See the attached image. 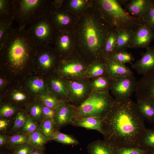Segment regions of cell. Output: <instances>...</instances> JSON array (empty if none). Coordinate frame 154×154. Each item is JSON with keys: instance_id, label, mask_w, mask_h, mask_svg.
<instances>
[{"instance_id": "7c38bea8", "label": "cell", "mask_w": 154, "mask_h": 154, "mask_svg": "<svg viewBox=\"0 0 154 154\" xmlns=\"http://www.w3.org/2000/svg\"><path fill=\"white\" fill-rule=\"evenodd\" d=\"M53 45L61 58L75 52V38L72 29L57 31Z\"/></svg>"}, {"instance_id": "681fc988", "label": "cell", "mask_w": 154, "mask_h": 154, "mask_svg": "<svg viewBox=\"0 0 154 154\" xmlns=\"http://www.w3.org/2000/svg\"><path fill=\"white\" fill-rule=\"evenodd\" d=\"M8 137L5 135H0V146H2L5 144H6L7 140Z\"/></svg>"}, {"instance_id": "d6986e66", "label": "cell", "mask_w": 154, "mask_h": 154, "mask_svg": "<svg viewBox=\"0 0 154 154\" xmlns=\"http://www.w3.org/2000/svg\"><path fill=\"white\" fill-rule=\"evenodd\" d=\"M106 64L107 74L110 80L121 76L133 75L132 70L124 64L111 59L106 60Z\"/></svg>"}, {"instance_id": "ab89813d", "label": "cell", "mask_w": 154, "mask_h": 154, "mask_svg": "<svg viewBox=\"0 0 154 154\" xmlns=\"http://www.w3.org/2000/svg\"><path fill=\"white\" fill-rule=\"evenodd\" d=\"M28 117L24 112H19L16 116L11 130L15 131L22 129Z\"/></svg>"}, {"instance_id": "d6a6232c", "label": "cell", "mask_w": 154, "mask_h": 154, "mask_svg": "<svg viewBox=\"0 0 154 154\" xmlns=\"http://www.w3.org/2000/svg\"><path fill=\"white\" fill-rule=\"evenodd\" d=\"M55 130L53 119L44 118L41 121L39 130L48 141L51 140Z\"/></svg>"}, {"instance_id": "cb8c5ba5", "label": "cell", "mask_w": 154, "mask_h": 154, "mask_svg": "<svg viewBox=\"0 0 154 154\" xmlns=\"http://www.w3.org/2000/svg\"><path fill=\"white\" fill-rule=\"evenodd\" d=\"M50 85L53 95L62 101L68 103V93L63 80L60 77L53 78L50 80Z\"/></svg>"}, {"instance_id": "d4e9b609", "label": "cell", "mask_w": 154, "mask_h": 154, "mask_svg": "<svg viewBox=\"0 0 154 154\" xmlns=\"http://www.w3.org/2000/svg\"><path fill=\"white\" fill-rule=\"evenodd\" d=\"M88 154H115L112 145L105 141L98 140L89 143Z\"/></svg>"}, {"instance_id": "1f68e13d", "label": "cell", "mask_w": 154, "mask_h": 154, "mask_svg": "<svg viewBox=\"0 0 154 154\" xmlns=\"http://www.w3.org/2000/svg\"><path fill=\"white\" fill-rule=\"evenodd\" d=\"M139 147L154 151V130L145 128L143 133Z\"/></svg>"}, {"instance_id": "e0dca14e", "label": "cell", "mask_w": 154, "mask_h": 154, "mask_svg": "<svg viewBox=\"0 0 154 154\" xmlns=\"http://www.w3.org/2000/svg\"><path fill=\"white\" fill-rule=\"evenodd\" d=\"M135 93L137 98L148 99L154 103V72L138 81Z\"/></svg>"}, {"instance_id": "4fadbf2b", "label": "cell", "mask_w": 154, "mask_h": 154, "mask_svg": "<svg viewBox=\"0 0 154 154\" xmlns=\"http://www.w3.org/2000/svg\"><path fill=\"white\" fill-rule=\"evenodd\" d=\"M37 63L46 69L58 66L61 57L54 47L49 46L37 48Z\"/></svg>"}, {"instance_id": "bcb514c9", "label": "cell", "mask_w": 154, "mask_h": 154, "mask_svg": "<svg viewBox=\"0 0 154 154\" xmlns=\"http://www.w3.org/2000/svg\"><path fill=\"white\" fill-rule=\"evenodd\" d=\"M42 113L45 118L53 119L56 110L50 108L44 105H41Z\"/></svg>"}, {"instance_id": "7dc6e473", "label": "cell", "mask_w": 154, "mask_h": 154, "mask_svg": "<svg viewBox=\"0 0 154 154\" xmlns=\"http://www.w3.org/2000/svg\"><path fill=\"white\" fill-rule=\"evenodd\" d=\"M13 100L17 102H21L24 101L26 99V96L24 94L17 92L13 93L12 95Z\"/></svg>"}, {"instance_id": "ac0fdd59", "label": "cell", "mask_w": 154, "mask_h": 154, "mask_svg": "<svg viewBox=\"0 0 154 154\" xmlns=\"http://www.w3.org/2000/svg\"><path fill=\"white\" fill-rule=\"evenodd\" d=\"M153 6L152 0H131L125 5L124 9L131 16L142 20L145 12Z\"/></svg>"}, {"instance_id": "db71d44e", "label": "cell", "mask_w": 154, "mask_h": 154, "mask_svg": "<svg viewBox=\"0 0 154 154\" xmlns=\"http://www.w3.org/2000/svg\"><path fill=\"white\" fill-rule=\"evenodd\" d=\"M152 2H153V4L154 5V0H152Z\"/></svg>"}, {"instance_id": "836d02e7", "label": "cell", "mask_w": 154, "mask_h": 154, "mask_svg": "<svg viewBox=\"0 0 154 154\" xmlns=\"http://www.w3.org/2000/svg\"><path fill=\"white\" fill-rule=\"evenodd\" d=\"M13 0H0V20L14 16Z\"/></svg>"}, {"instance_id": "6f0895ef", "label": "cell", "mask_w": 154, "mask_h": 154, "mask_svg": "<svg viewBox=\"0 0 154 154\" xmlns=\"http://www.w3.org/2000/svg\"><path fill=\"white\" fill-rule=\"evenodd\" d=\"M0 154H6L3 153H1Z\"/></svg>"}, {"instance_id": "484cf974", "label": "cell", "mask_w": 154, "mask_h": 154, "mask_svg": "<svg viewBox=\"0 0 154 154\" xmlns=\"http://www.w3.org/2000/svg\"><path fill=\"white\" fill-rule=\"evenodd\" d=\"M119 30L113 28L108 35L105 43L103 52V58L106 61L116 52L117 41Z\"/></svg>"}, {"instance_id": "f1b7e54d", "label": "cell", "mask_w": 154, "mask_h": 154, "mask_svg": "<svg viewBox=\"0 0 154 154\" xmlns=\"http://www.w3.org/2000/svg\"><path fill=\"white\" fill-rule=\"evenodd\" d=\"M14 20V16L0 20V49L3 46L13 29L12 26Z\"/></svg>"}, {"instance_id": "f35d334b", "label": "cell", "mask_w": 154, "mask_h": 154, "mask_svg": "<svg viewBox=\"0 0 154 154\" xmlns=\"http://www.w3.org/2000/svg\"><path fill=\"white\" fill-rule=\"evenodd\" d=\"M29 87L31 91L37 94L42 92L46 89L44 81L40 78H36L30 80Z\"/></svg>"}, {"instance_id": "ee69618b", "label": "cell", "mask_w": 154, "mask_h": 154, "mask_svg": "<svg viewBox=\"0 0 154 154\" xmlns=\"http://www.w3.org/2000/svg\"><path fill=\"white\" fill-rule=\"evenodd\" d=\"M15 111V108L11 105L5 104L1 107L0 116L2 117H8L13 116Z\"/></svg>"}, {"instance_id": "f6af8a7d", "label": "cell", "mask_w": 154, "mask_h": 154, "mask_svg": "<svg viewBox=\"0 0 154 154\" xmlns=\"http://www.w3.org/2000/svg\"><path fill=\"white\" fill-rule=\"evenodd\" d=\"M34 149L27 143L16 148L13 150L11 154H31Z\"/></svg>"}, {"instance_id": "8fae6325", "label": "cell", "mask_w": 154, "mask_h": 154, "mask_svg": "<svg viewBox=\"0 0 154 154\" xmlns=\"http://www.w3.org/2000/svg\"><path fill=\"white\" fill-rule=\"evenodd\" d=\"M111 80L110 91L115 100L130 98L135 92L138 81L133 75L121 76Z\"/></svg>"}, {"instance_id": "f546056e", "label": "cell", "mask_w": 154, "mask_h": 154, "mask_svg": "<svg viewBox=\"0 0 154 154\" xmlns=\"http://www.w3.org/2000/svg\"><path fill=\"white\" fill-rule=\"evenodd\" d=\"M28 135V144L35 149L44 150L45 144L48 141L39 130Z\"/></svg>"}, {"instance_id": "277c9868", "label": "cell", "mask_w": 154, "mask_h": 154, "mask_svg": "<svg viewBox=\"0 0 154 154\" xmlns=\"http://www.w3.org/2000/svg\"><path fill=\"white\" fill-rule=\"evenodd\" d=\"M98 10L113 28L135 31L143 23L141 19L128 13L117 0H92Z\"/></svg>"}, {"instance_id": "4316f807", "label": "cell", "mask_w": 154, "mask_h": 154, "mask_svg": "<svg viewBox=\"0 0 154 154\" xmlns=\"http://www.w3.org/2000/svg\"><path fill=\"white\" fill-rule=\"evenodd\" d=\"M134 32V31L131 30H119L117 41L116 52L126 50L129 48Z\"/></svg>"}, {"instance_id": "9c48e42d", "label": "cell", "mask_w": 154, "mask_h": 154, "mask_svg": "<svg viewBox=\"0 0 154 154\" xmlns=\"http://www.w3.org/2000/svg\"><path fill=\"white\" fill-rule=\"evenodd\" d=\"M68 94V104L77 108L88 97L92 91L89 80L84 78L64 80Z\"/></svg>"}, {"instance_id": "ffe728a7", "label": "cell", "mask_w": 154, "mask_h": 154, "mask_svg": "<svg viewBox=\"0 0 154 154\" xmlns=\"http://www.w3.org/2000/svg\"><path fill=\"white\" fill-rule=\"evenodd\" d=\"M63 5L78 19L92 3V0H64Z\"/></svg>"}, {"instance_id": "52a82bcc", "label": "cell", "mask_w": 154, "mask_h": 154, "mask_svg": "<svg viewBox=\"0 0 154 154\" xmlns=\"http://www.w3.org/2000/svg\"><path fill=\"white\" fill-rule=\"evenodd\" d=\"M26 29L38 48L53 45L57 31L48 14L30 25Z\"/></svg>"}, {"instance_id": "d590c367", "label": "cell", "mask_w": 154, "mask_h": 154, "mask_svg": "<svg viewBox=\"0 0 154 154\" xmlns=\"http://www.w3.org/2000/svg\"><path fill=\"white\" fill-rule=\"evenodd\" d=\"M112 145L115 154H151L152 153L151 152L139 146L127 147Z\"/></svg>"}, {"instance_id": "5b68a950", "label": "cell", "mask_w": 154, "mask_h": 154, "mask_svg": "<svg viewBox=\"0 0 154 154\" xmlns=\"http://www.w3.org/2000/svg\"><path fill=\"white\" fill-rule=\"evenodd\" d=\"M52 0H13L14 20L20 28H26L48 14Z\"/></svg>"}, {"instance_id": "5bb4252c", "label": "cell", "mask_w": 154, "mask_h": 154, "mask_svg": "<svg viewBox=\"0 0 154 154\" xmlns=\"http://www.w3.org/2000/svg\"><path fill=\"white\" fill-rule=\"evenodd\" d=\"M77 119L76 108L63 102L56 109L54 118L55 130L71 124Z\"/></svg>"}, {"instance_id": "7a4b0ae2", "label": "cell", "mask_w": 154, "mask_h": 154, "mask_svg": "<svg viewBox=\"0 0 154 154\" xmlns=\"http://www.w3.org/2000/svg\"><path fill=\"white\" fill-rule=\"evenodd\" d=\"M113 28L98 10L90 7L72 29L76 52L89 64L98 60H104L103 55L105 43Z\"/></svg>"}, {"instance_id": "9f6ffc18", "label": "cell", "mask_w": 154, "mask_h": 154, "mask_svg": "<svg viewBox=\"0 0 154 154\" xmlns=\"http://www.w3.org/2000/svg\"><path fill=\"white\" fill-rule=\"evenodd\" d=\"M151 154H154V151L152 152Z\"/></svg>"}, {"instance_id": "8992f818", "label": "cell", "mask_w": 154, "mask_h": 154, "mask_svg": "<svg viewBox=\"0 0 154 154\" xmlns=\"http://www.w3.org/2000/svg\"><path fill=\"white\" fill-rule=\"evenodd\" d=\"M115 101V99L109 92H92L87 99L76 108V119L91 117L103 119Z\"/></svg>"}, {"instance_id": "b9f144b4", "label": "cell", "mask_w": 154, "mask_h": 154, "mask_svg": "<svg viewBox=\"0 0 154 154\" xmlns=\"http://www.w3.org/2000/svg\"><path fill=\"white\" fill-rule=\"evenodd\" d=\"M39 126L36 121L29 116L25 124L22 129L23 133L29 134L39 130Z\"/></svg>"}, {"instance_id": "c3c4849f", "label": "cell", "mask_w": 154, "mask_h": 154, "mask_svg": "<svg viewBox=\"0 0 154 154\" xmlns=\"http://www.w3.org/2000/svg\"><path fill=\"white\" fill-rule=\"evenodd\" d=\"M9 124V120L2 118L0 119V130L3 131L6 129Z\"/></svg>"}, {"instance_id": "74e56055", "label": "cell", "mask_w": 154, "mask_h": 154, "mask_svg": "<svg viewBox=\"0 0 154 154\" xmlns=\"http://www.w3.org/2000/svg\"><path fill=\"white\" fill-rule=\"evenodd\" d=\"M39 100L45 106L54 110L64 102L53 94H49L41 95Z\"/></svg>"}, {"instance_id": "6da1fadb", "label": "cell", "mask_w": 154, "mask_h": 154, "mask_svg": "<svg viewBox=\"0 0 154 154\" xmlns=\"http://www.w3.org/2000/svg\"><path fill=\"white\" fill-rule=\"evenodd\" d=\"M104 140L122 147H138L146 128L144 119L131 98L115 100L103 119Z\"/></svg>"}, {"instance_id": "83f0119b", "label": "cell", "mask_w": 154, "mask_h": 154, "mask_svg": "<svg viewBox=\"0 0 154 154\" xmlns=\"http://www.w3.org/2000/svg\"><path fill=\"white\" fill-rule=\"evenodd\" d=\"M92 92H109L111 80L107 75L89 79Z\"/></svg>"}, {"instance_id": "f5cc1de1", "label": "cell", "mask_w": 154, "mask_h": 154, "mask_svg": "<svg viewBox=\"0 0 154 154\" xmlns=\"http://www.w3.org/2000/svg\"><path fill=\"white\" fill-rule=\"evenodd\" d=\"M3 80L1 78H0V85L1 86L3 84Z\"/></svg>"}, {"instance_id": "e575fe53", "label": "cell", "mask_w": 154, "mask_h": 154, "mask_svg": "<svg viewBox=\"0 0 154 154\" xmlns=\"http://www.w3.org/2000/svg\"><path fill=\"white\" fill-rule=\"evenodd\" d=\"M60 143L69 145H77L79 141L73 136L62 133L56 130L51 139Z\"/></svg>"}, {"instance_id": "30bf717a", "label": "cell", "mask_w": 154, "mask_h": 154, "mask_svg": "<svg viewBox=\"0 0 154 154\" xmlns=\"http://www.w3.org/2000/svg\"><path fill=\"white\" fill-rule=\"evenodd\" d=\"M63 0H52L48 15L57 31L72 29L78 18L63 5Z\"/></svg>"}, {"instance_id": "603a6c76", "label": "cell", "mask_w": 154, "mask_h": 154, "mask_svg": "<svg viewBox=\"0 0 154 154\" xmlns=\"http://www.w3.org/2000/svg\"><path fill=\"white\" fill-rule=\"evenodd\" d=\"M136 104L138 110L144 120L153 123L154 121V103L148 99L137 98Z\"/></svg>"}, {"instance_id": "8d00e7d4", "label": "cell", "mask_w": 154, "mask_h": 154, "mask_svg": "<svg viewBox=\"0 0 154 154\" xmlns=\"http://www.w3.org/2000/svg\"><path fill=\"white\" fill-rule=\"evenodd\" d=\"M108 59L112 60L123 64L129 63L131 64L134 58L131 53L123 50L116 52Z\"/></svg>"}, {"instance_id": "3957f363", "label": "cell", "mask_w": 154, "mask_h": 154, "mask_svg": "<svg viewBox=\"0 0 154 154\" xmlns=\"http://www.w3.org/2000/svg\"><path fill=\"white\" fill-rule=\"evenodd\" d=\"M37 47L26 28H13L2 47L0 49L7 61L11 66L19 67L25 65Z\"/></svg>"}, {"instance_id": "60d3db41", "label": "cell", "mask_w": 154, "mask_h": 154, "mask_svg": "<svg viewBox=\"0 0 154 154\" xmlns=\"http://www.w3.org/2000/svg\"><path fill=\"white\" fill-rule=\"evenodd\" d=\"M29 113L30 116L29 117L36 121H42L43 119L44 116L41 105L38 104H33L30 108Z\"/></svg>"}, {"instance_id": "44dd1931", "label": "cell", "mask_w": 154, "mask_h": 154, "mask_svg": "<svg viewBox=\"0 0 154 154\" xmlns=\"http://www.w3.org/2000/svg\"><path fill=\"white\" fill-rule=\"evenodd\" d=\"M102 120L103 119L98 117H88L76 119L72 122L71 125L75 126L96 130L103 135Z\"/></svg>"}, {"instance_id": "9a60e30c", "label": "cell", "mask_w": 154, "mask_h": 154, "mask_svg": "<svg viewBox=\"0 0 154 154\" xmlns=\"http://www.w3.org/2000/svg\"><path fill=\"white\" fill-rule=\"evenodd\" d=\"M154 39V32L147 25L143 23L134 31L129 48H147Z\"/></svg>"}, {"instance_id": "ba28073f", "label": "cell", "mask_w": 154, "mask_h": 154, "mask_svg": "<svg viewBox=\"0 0 154 154\" xmlns=\"http://www.w3.org/2000/svg\"><path fill=\"white\" fill-rule=\"evenodd\" d=\"M88 65L75 51L61 58L58 66L60 77L63 80L84 78Z\"/></svg>"}, {"instance_id": "7402d4cb", "label": "cell", "mask_w": 154, "mask_h": 154, "mask_svg": "<svg viewBox=\"0 0 154 154\" xmlns=\"http://www.w3.org/2000/svg\"><path fill=\"white\" fill-rule=\"evenodd\" d=\"M106 75V61L100 59L89 64L85 73L84 78L89 80Z\"/></svg>"}, {"instance_id": "4dcf8cb0", "label": "cell", "mask_w": 154, "mask_h": 154, "mask_svg": "<svg viewBox=\"0 0 154 154\" xmlns=\"http://www.w3.org/2000/svg\"><path fill=\"white\" fill-rule=\"evenodd\" d=\"M28 135L24 133H20L8 137L6 146L7 148L13 150L22 145L27 143Z\"/></svg>"}, {"instance_id": "7bdbcfd3", "label": "cell", "mask_w": 154, "mask_h": 154, "mask_svg": "<svg viewBox=\"0 0 154 154\" xmlns=\"http://www.w3.org/2000/svg\"><path fill=\"white\" fill-rule=\"evenodd\" d=\"M142 21L143 23L147 25L154 32V5L151 9L145 12Z\"/></svg>"}, {"instance_id": "11a10c76", "label": "cell", "mask_w": 154, "mask_h": 154, "mask_svg": "<svg viewBox=\"0 0 154 154\" xmlns=\"http://www.w3.org/2000/svg\"><path fill=\"white\" fill-rule=\"evenodd\" d=\"M153 129L154 130V121L153 122Z\"/></svg>"}, {"instance_id": "f907efd6", "label": "cell", "mask_w": 154, "mask_h": 154, "mask_svg": "<svg viewBox=\"0 0 154 154\" xmlns=\"http://www.w3.org/2000/svg\"><path fill=\"white\" fill-rule=\"evenodd\" d=\"M44 150L35 149L31 154H44Z\"/></svg>"}, {"instance_id": "816d5d0a", "label": "cell", "mask_w": 154, "mask_h": 154, "mask_svg": "<svg viewBox=\"0 0 154 154\" xmlns=\"http://www.w3.org/2000/svg\"><path fill=\"white\" fill-rule=\"evenodd\" d=\"M119 4L121 6L127 4L129 0H117Z\"/></svg>"}, {"instance_id": "2e32d148", "label": "cell", "mask_w": 154, "mask_h": 154, "mask_svg": "<svg viewBox=\"0 0 154 154\" xmlns=\"http://www.w3.org/2000/svg\"><path fill=\"white\" fill-rule=\"evenodd\" d=\"M141 54V58L131 64V67L143 76L154 72V46L147 48Z\"/></svg>"}]
</instances>
